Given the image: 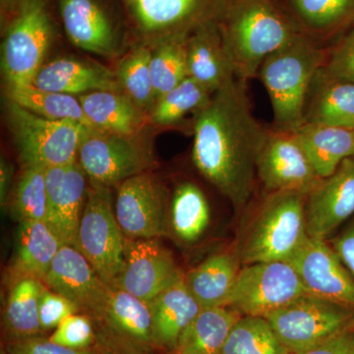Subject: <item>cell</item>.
I'll list each match as a JSON object with an SVG mask.
<instances>
[{"label":"cell","mask_w":354,"mask_h":354,"mask_svg":"<svg viewBox=\"0 0 354 354\" xmlns=\"http://www.w3.org/2000/svg\"><path fill=\"white\" fill-rule=\"evenodd\" d=\"M186 48L188 76L213 94L236 77L216 19L191 32Z\"/></svg>","instance_id":"cell-21"},{"label":"cell","mask_w":354,"mask_h":354,"mask_svg":"<svg viewBox=\"0 0 354 354\" xmlns=\"http://www.w3.org/2000/svg\"><path fill=\"white\" fill-rule=\"evenodd\" d=\"M157 353L171 354L181 335L202 311L184 281V274L150 302Z\"/></svg>","instance_id":"cell-22"},{"label":"cell","mask_w":354,"mask_h":354,"mask_svg":"<svg viewBox=\"0 0 354 354\" xmlns=\"http://www.w3.org/2000/svg\"><path fill=\"white\" fill-rule=\"evenodd\" d=\"M323 64L322 50L297 34L261 65L278 131L295 132L304 124L307 97Z\"/></svg>","instance_id":"cell-3"},{"label":"cell","mask_w":354,"mask_h":354,"mask_svg":"<svg viewBox=\"0 0 354 354\" xmlns=\"http://www.w3.org/2000/svg\"><path fill=\"white\" fill-rule=\"evenodd\" d=\"M22 1L23 0H0L2 23H6L7 21L10 19L11 16L17 10Z\"/></svg>","instance_id":"cell-46"},{"label":"cell","mask_w":354,"mask_h":354,"mask_svg":"<svg viewBox=\"0 0 354 354\" xmlns=\"http://www.w3.org/2000/svg\"><path fill=\"white\" fill-rule=\"evenodd\" d=\"M113 203L111 188L88 184L76 246L102 281L113 288L124 265L125 241Z\"/></svg>","instance_id":"cell-8"},{"label":"cell","mask_w":354,"mask_h":354,"mask_svg":"<svg viewBox=\"0 0 354 354\" xmlns=\"http://www.w3.org/2000/svg\"><path fill=\"white\" fill-rule=\"evenodd\" d=\"M3 351L9 354H109L101 348L75 349L51 342L46 335L3 342Z\"/></svg>","instance_id":"cell-41"},{"label":"cell","mask_w":354,"mask_h":354,"mask_svg":"<svg viewBox=\"0 0 354 354\" xmlns=\"http://www.w3.org/2000/svg\"><path fill=\"white\" fill-rule=\"evenodd\" d=\"M266 319L291 354L305 353L354 329L353 308L310 293Z\"/></svg>","instance_id":"cell-7"},{"label":"cell","mask_w":354,"mask_h":354,"mask_svg":"<svg viewBox=\"0 0 354 354\" xmlns=\"http://www.w3.org/2000/svg\"><path fill=\"white\" fill-rule=\"evenodd\" d=\"M88 120L95 129L139 137L146 113L122 92L95 91L78 95Z\"/></svg>","instance_id":"cell-25"},{"label":"cell","mask_w":354,"mask_h":354,"mask_svg":"<svg viewBox=\"0 0 354 354\" xmlns=\"http://www.w3.org/2000/svg\"><path fill=\"white\" fill-rule=\"evenodd\" d=\"M78 162L90 183L111 188L147 172L153 157L139 137L92 129L79 148Z\"/></svg>","instance_id":"cell-11"},{"label":"cell","mask_w":354,"mask_h":354,"mask_svg":"<svg viewBox=\"0 0 354 354\" xmlns=\"http://www.w3.org/2000/svg\"><path fill=\"white\" fill-rule=\"evenodd\" d=\"M44 283L64 295L91 320L99 315L108 299L111 288L102 281L85 256L76 247L62 245Z\"/></svg>","instance_id":"cell-17"},{"label":"cell","mask_w":354,"mask_h":354,"mask_svg":"<svg viewBox=\"0 0 354 354\" xmlns=\"http://www.w3.org/2000/svg\"><path fill=\"white\" fill-rule=\"evenodd\" d=\"M46 288L37 279H23L10 286L2 314L3 342L46 335L39 322V298Z\"/></svg>","instance_id":"cell-28"},{"label":"cell","mask_w":354,"mask_h":354,"mask_svg":"<svg viewBox=\"0 0 354 354\" xmlns=\"http://www.w3.org/2000/svg\"><path fill=\"white\" fill-rule=\"evenodd\" d=\"M257 176L266 189L308 196L323 178L317 174L293 132H269L257 162Z\"/></svg>","instance_id":"cell-14"},{"label":"cell","mask_w":354,"mask_h":354,"mask_svg":"<svg viewBox=\"0 0 354 354\" xmlns=\"http://www.w3.org/2000/svg\"><path fill=\"white\" fill-rule=\"evenodd\" d=\"M183 274L171 253L157 239L125 236L124 265L113 288L150 304Z\"/></svg>","instance_id":"cell-16"},{"label":"cell","mask_w":354,"mask_h":354,"mask_svg":"<svg viewBox=\"0 0 354 354\" xmlns=\"http://www.w3.org/2000/svg\"><path fill=\"white\" fill-rule=\"evenodd\" d=\"M11 216L16 221H39L46 223L48 192L46 169L38 167H23L17 183L8 198Z\"/></svg>","instance_id":"cell-34"},{"label":"cell","mask_w":354,"mask_h":354,"mask_svg":"<svg viewBox=\"0 0 354 354\" xmlns=\"http://www.w3.org/2000/svg\"><path fill=\"white\" fill-rule=\"evenodd\" d=\"M7 101L50 120H71L95 129L75 95L41 90L32 86L6 88Z\"/></svg>","instance_id":"cell-32"},{"label":"cell","mask_w":354,"mask_h":354,"mask_svg":"<svg viewBox=\"0 0 354 354\" xmlns=\"http://www.w3.org/2000/svg\"><path fill=\"white\" fill-rule=\"evenodd\" d=\"M46 225L64 245L77 246L79 225L87 198V176L78 160L46 169Z\"/></svg>","instance_id":"cell-18"},{"label":"cell","mask_w":354,"mask_h":354,"mask_svg":"<svg viewBox=\"0 0 354 354\" xmlns=\"http://www.w3.org/2000/svg\"><path fill=\"white\" fill-rule=\"evenodd\" d=\"M246 80L234 77L195 115L193 160L235 207L252 195L257 162L269 132L254 116Z\"/></svg>","instance_id":"cell-1"},{"label":"cell","mask_w":354,"mask_h":354,"mask_svg":"<svg viewBox=\"0 0 354 354\" xmlns=\"http://www.w3.org/2000/svg\"><path fill=\"white\" fill-rule=\"evenodd\" d=\"M330 243L354 279V218Z\"/></svg>","instance_id":"cell-43"},{"label":"cell","mask_w":354,"mask_h":354,"mask_svg":"<svg viewBox=\"0 0 354 354\" xmlns=\"http://www.w3.org/2000/svg\"><path fill=\"white\" fill-rule=\"evenodd\" d=\"M65 32L74 46L102 57H113L118 37L113 22L97 0H59Z\"/></svg>","instance_id":"cell-20"},{"label":"cell","mask_w":354,"mask_h":354,"mask_svg":"<svg viewBox=\"0 0 354 354\" xmlns=\"http://www.w3.org/2000/svg\"><path fill=\"white\" fill-rule=\"evenodd\" d=\"M11 179H12V169L10 165L6 162V158H1L0 165V199L1 205H6L9 198V187H10Z\"/></svg>","instance_id":"cell-45"},{"label":"cell","mask_w":354,"mask_h":354,"mask_svg":"<svg viewBox=\"0 0 354 354\" xmlns=\"http://www.w3.org/2000/svg\"><path fill=\"white\" fill-rule=\"evenodd\" d=\"M298 17L310 29L329 31L354 15V0H291Z\"/></svg>","instance_id":"cell-38"},{"label":"cell","mask_w":354,"mask_h":354,"mask_svg":"<svg viewBox=\"0 0 354 354\" xmlns=\"http://www.w3.org/2000/svg\"><path fill=\"white\" fill-rule=\"evenodd\" d=\"M221 354H291L269 321L262 317L242 316L228 335Z\"/></svg>","instance_id":"cell-35"},{"label":"cell","mask_w":354,"mask_h":354,"mask_svg":"<svg viewBox=\"0 0 354 354\" xmlns=\"http://www.w3.org/2000/svg\"><path fill=\"white\" fill-rule=\"evenodd\" d=\"M1 354H9V353H7L6 351H3V349H2Z\"/></svg>","instance_id":"cell-47"},{"label":"cell","mask_w":354,"mask_h":354,"mask_svg":"<svg viewBox=\"0 0 354 354\" xmlns=\"http://www.w3.org/2000/svg\"><path fill=\"white\" fill-rule=\"evenodd\" d=\"M353 330H354V329H353Z\"/></svg>","instance_id":"cell-48"},{"label":"cell","mask_w":354,"mask_h":354,"mask_svg":"<svg viewBox=\"0 0 354 354\" xmlns=\"http://www.w3.org/2000/svg\"><path fill=\"white\" fill-rule=\"evenodd\" d=\"M62 245L57 234L44 221H21L12 259L7 269L9 285L23 279L44 281Z\"/></svg>","instance_id":"cell-23"},{"label":"cell","mask_w":354,"mask_h":354,"mask_svg":"<svg viewBox=\"0 0 354 354\" xmlns=\"http://www.w3.org/2000/svg\"><path fill=\"white\" fill-rule=\"evenodd\" d=\"M135 30L153 46L187 38L203 23L218 19L227 0H122Z\"/></svg>","instance_id":"cell-12"},{"label":"cell","mask_w":354,"mask_h":354,"mask_svg":"<svg viewBox=\"0 0 354 354\" xmlns=\"http://www.w3.org/2000/svg\"><path fill=\"white\" fill-rule=\"evenodd\" d=\"M97 346L109 354H157L149 302L111 288L104 309L93 319Z\"/></svg>","instance_id":"cell-10"},{"label":"cell","mask_w":354,"mask_h":354,"mask_svg":"<svg viewBox=\"0 0 354 354\" xmlns=\"http://www.w3.org/2000/svg\"><path fill=\"white\" fill-rule=\"evenodd\" d=\"M299 354H354V330L342 333L321 346Z\"/></svg>","instance_id":"cell-44"},{"label":"cell","mask_w":354,"mask_h":354,"mask_svg":"<svg viewBox=\"0 0 354 354\" xmlns=\"http://www.w3.org/2000/svg\"><path fill=\"white\" fill-rule=\"evenodd\" d=\"M216 21L235 75L246 81L297 34L272 0H227Z\"/></svg>","instance_id":"cell-2"},{"label":"cell","mask_w":354,"mask_h":354,"mask_svg":"<svg viewBox=\"0 0 354 354\" xmlns=\"http://www.w3.org/2000/svg\"><path fill=\"white\" fill-rule=\"evenodd\" d=\"M209 221L211 212L202 190L191 183L179 184L169 209V227L177 239L186 243L199 241Z\"/></svg>","instance_id":"cell-30"},{"label":"cell","mask_w":354,"mask_h":354,"mask_svg":"<svg viewBox=\"0 0 354 354\" xmlns=\"http://www.w3.org/2000/svg\"><path fill=\"white\" fill-rule=\"evenodd\" d=\"M53 37L46 0H23L6 22L2 43L1 69L6 88L34 84Z\"/></svg>","instance_id":"cell-6"},{"label":"cell","mask_w":354,"mask_h":354,"mask_svg":"<svg viewBox=\"0 0 354 354\" xmlns=\"http://www.w3.org/2000/svg\"><path fill=\"white\" fill-rule=\"evenodd\" d=\"M48 339L70 348H97L94 324L90 317L82 313L73 314L65 318L53 334L48 335Z\"/></svg>","instance_id":"cell-39"},{"label":"cell","mask_w":354,"mask_h":354,"mask_svg":"<svg viewBox=\"0 0 354 354\" xmlns=\"http://www.w3.org/2000/svg\"><path fill=\"white\" fill-rule=\"evenodd\" d=\"M306 201L297 192L271 193L242 237L241 264L288 261L308 236Z\"/></svg>","instance_id":"cell-4"},{"label":"cell","mask_w":354,"mask_h":354,"mask_svg":"<svg viewBox=\"0 0 354 354\" xmlns=\"http://www.w3.org/2000/svg\"><path fill=\"white\" fill-rule=\"evenodd\" d=\"M293 134L321 178L354 156V129L304 123Z\"/></svg>","instance_id":"cell-27"},{"label":"cell","mask_w":354,"mask_h":354,"mask_svg":"<svg viewBox=\"0 0 354 354\" xmlns=\"http://www.w3.org/2000/svg\"><path fill=\"white\" fill-rule=\"evenodd\" d=\"M241 317L227 306L202 309L171 354H221L230 330Z\"/></svg>","instance_id":"cell-29"},{"label":"cell","mask_w":354,"mask_h":354,"mask_svg":"<svg viewBox=\"0 0 354 354\" xmlns=\"http://www.w3.org/2000/svg\"><path fill=\"white\" fill-rule=\"evenodd\" d=\"M307 293L288 261L242 265L225 306L242 316L267 318Z\"/></svg>","instance_id":"cell-9"},{"label":"cell","mask_w":354,"mask_h":354,"mask_svg":"<svg viewBox=\"0 0 354 354\" xmlns=\"http://www.w3.org/2000/svg\"><path fill=\"white\" fill-rule=\"evenodd\" d=\"M32 85L41 90L72 95L95 91L122 92L116 73L106 67L67 57L44 65Z\"/></svg>","instance_id":"cell-24"},{"label":"cell","mask_w":354,"mask_h":354,"mask_svg":"<svg viewBox=\"0 0 354 354\" xmlns=\"http://www.w3.org/2000/svg\"><path fill=\"white\" fill-rule=\"evenodd\" d=\"M187 39L188 37L167 39L153 46L151 75L156 102L189 77L186 48Z\"/></svg>","instance_id":"cell-36"},{"label":"cell","mask_w":354,"mask_h":354,"mask_svg":"<svg viewBox=\"0 0 354 354\" xmlns=\"http://www.w3.org/2000/svg\"><path fill=\"white\" fill-rule=\"evenodd\" d=\"M324 80L305 111V123L354 129V83Z\"/></svg>","instance_id":"cell-31"},{"label":"cell","mask_w":354,"mask_h":354,"mask_svg":"<svg viewBox=\"0 0 354 354\" xmlns=\"http://www.w3.org/2000/svg\"><path fill=\"white\" fill-rule=\"evenodd\" d=\"M320 73L330 80L354 83V30L335 48Z\"/></svg>","instance_id":"cell-42"},{"label":"cell","mask_w":354,"mask_h":354,"mask_svg":"<svg viewBox=\"0 0 354 354\" xmlns=\"http://www.w3.org/2000/svg\"><path fill=\"white\" fill-rule=\"evenodd\" d=\"M77 313H80V309L73 301L48 286L44 288L39 298V322L44 335L57 329L67 317Z\"/></svg>","instance_id":"cell-40"},{"label":"cell","mask_w":354,"mask_h":354,"mask_svg":"<svg viewBox=\"0 0 354 354\" xmlns=\"http://www.w3.org/2000/svg\"><path fill=\"white\" fill-rule=\"evenodd\" d=\"M7 123L23 167H64L78 160L79 148L93 128L71 120H50L7 101Z\"/></svg>","instance_id":"cell-5"},{"label":"cell","mask_w":354,"mask_h":354,"mask_svg":"<svg viewBox=\"0 0 354 354\" xmlns=\"http://www.w3.org/2000/svg\"><path fill=\"white\" fill-rule=\"evenodd\" d=\"M354 214V156L322 179L307 196V234L328 239Z\"/></svg>","instance_id":"cell-19"},{"label":"cell","mask_w":354,"mask_h":354,"mask_svg":"<svg viewBox=\"0 0 354 354\" xmlns=\"http://www.w3.org/2000/svg\"><path fill=\"white\" fill-rule=\"evenodd\" d=\"M114 212L127 237L158 239L167 234V191L162 181L150 172L130 177L118 186Z\"/></svg>","instance_id":"cell-13"},{"label":"cell","mask_w":354,"mask_h":354,"mask_svg":"<svg viewBox=\"0 0 354 354\" xmlns=\"http://www.w3.org/2000/svg\"><path fill=\"white\" fill-rule=\"evenodd\" d=\"M213 93L207 90L196 80L187 77L176 88L156 102L149 113L152 123L167 127L183 120L186 114L198 113L211 100Z\"/></svg>","instance_id":"cell-37"},{"label":"cell","mask_w":354,"mask_h":354,"mask_svg":"<svg viewBox=\"0 0 354 354\" xmlns=\"http://www.w3.org/2000/svg\"><path fill=\"white\" fill-rule=\"evenodd\" d=\"M152 48L142 44L122 58L116 77L123 94L128 95L143 111L150 113L156 102L151 75Z\"/></svg>","instance_id":"cell-33"},{"label":"cell","mask_w":354,"mask_h":354,"mask_svg":"<svg viewBox=\"0 0 354 354\" xmlns=\"http://www.w3.org/2000/svg\"><path fill=\"white\" fill-rule=\"evenodd\" d=\"M241 267L237 252L214 254L184 274V281L202 309L225 306Z\"/></svg>","instance_id":"cell-26"},{"label":"cell","mask_w":354,"mask_h":354,"mask_svg":"<svg viewBox=\"0 0 354 354\" xmlns=\"http://www.w3.org/2000/svg\"><path fill=\"white\" fill-rule=\"evenodd\" d=\"M307 292L354 309V279L325 239L307 236L288 259Z\"/></svg>","instance_id":"cell-15"}]
</instances>
